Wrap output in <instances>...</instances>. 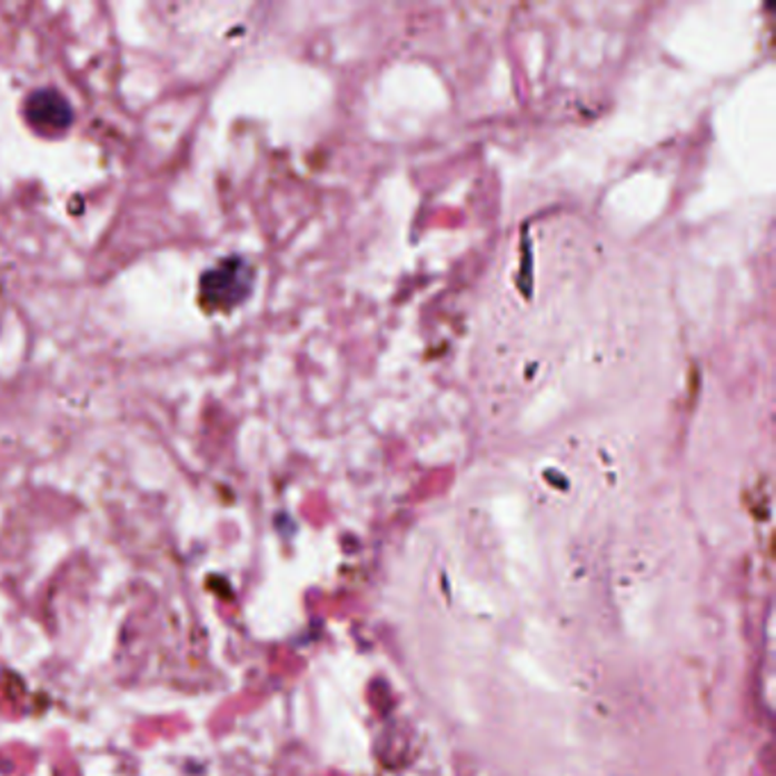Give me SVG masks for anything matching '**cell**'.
I'll use <instances>...</instances> for the list:
<instances>
[{
    "label": "cell",
    "mask_w": 776,
    "mask_h": 776,
    "mask_svg": "<svg viewBox=\"0 0 776 776\" xmlns=\"http://www.w3.org/2000/svg\"><path fill=\"white\" fill-rule=\"evenodd\" d=\"M26 117L39 132H58L69 128L73 121L71 106L60 91L53 89L34 91L26 101Z\"/></svg>",
    "instance_id": "obj_2"
},
{
    "label": "cell",
    "mask_w": 776,
    "mask_h": 776,
    "mask_svg": "<svg viewBox=\"0 0 776 776\" xmlns=\"http://www.w3.org/2000/svg\"><path fill=\"white\" fill-rule=\"evenodd\" d=\"M249 271H245V262L232 258L219 262L215 269L206 271L201 278V304L208 312L230 310L249 292Z\"/></svg>",
    "instance_id": "obj_1"
}]
</instances>
